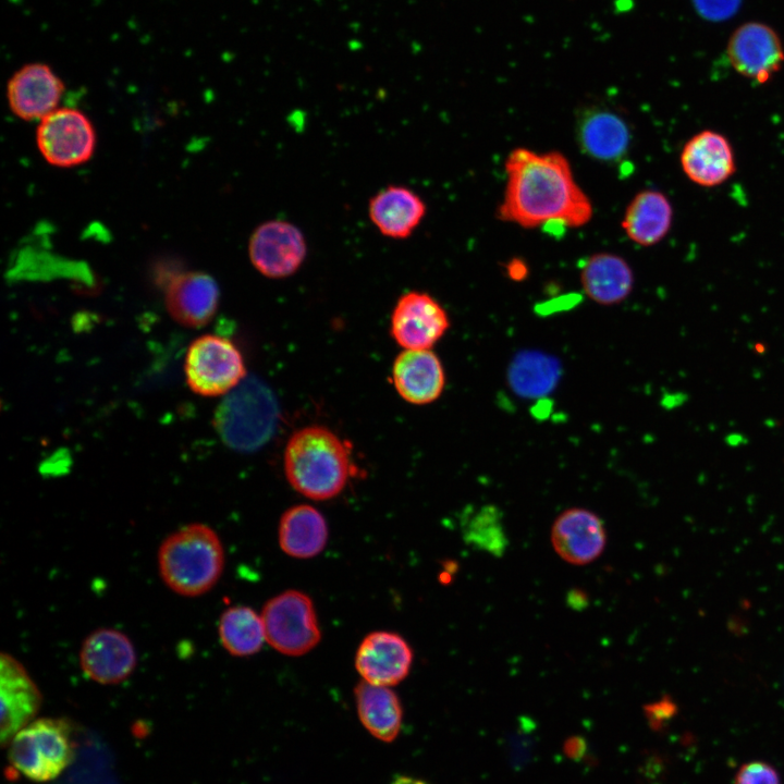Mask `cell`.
I'll use <instances>...</instances> for the list:
<instances>
[{
	"instance_id": "6da1fadb",
	"label": "cell",
	"mask_w": 784,
	"mask_h": 784,
	"mask_svg": "<svg viewBox=\"0 0 784 784\" xmlns=\"http://www.w3.org/2000/svg\"><path fill=\"white\" fill-rule=\"evenodd\" d=\"M505 173L500 219L532 229L550 223L578 228L592 218V204L562 154L513 149L505 161Z\"/></svg>"
},
{
	"instance_id": "7a4b0ae2",
	"label": "cell",
	"mask_w": 784,
	"mask_h": 784,
	"mask_svg": "<svg viewBox=\"0 0 784 784\" xmlns=\"http://www.w3.org/2000/svg\"><path fill=\"white\" fill-rule=\"evenodd\" d=\"M345 443L322 426L304 427L292 434L284 451L290 485L313 500H328L345 488L352 473Z\"/></svg>"
},
{
	"instance_id": "3957f363",
	"label": "cell",
	"mask_w": 784,
	"mask_h": 784,
	"mask_svg": "<svg viewBox=\"0 0 784 784\" xmlns=\"http://www.w3.org/2000/svg\"><path fill=\"white\" fill-rule=\"evenodd\" d=\"M162 581L183 597H199L220 579L225 562L218 534L208 525L193 523L170 534L157 554Z\"/></svg>"
},
{
	"instance_id": "277c9868",
	"label": "cell",
	"mask_w": 784,
	"mask_h": 784,
	"mask_svg": "<svg viewBox=\"0 0 784 784\" xmlns=\"http://www.w3.org/2000/svg\"><path fill=\"white\" fill-rule=\"evenodd\" d=\"M277 417L275 400L269 389L255 378H246L225 394L213 424L226 445L250 452L269 440Z\"/></svg>"
},
{
	"instance_id": "5b68a950",
	"label": "cell",
	"mask_w": 784,
	"mask_h": 784,
	"mask_svg": "<svg viewBox=\"0 0 784 784\" xmlns=\"http://www.w3.org/2000/svg\"><path fill=\"white\" fill-rule=\"evenodd\" d=\"M8 746L11 764L36 782L58 777L74 759L71 724L63 719L34 720Z\"/></svg>"
},
{
	"instance_id": "8992f818",
	"label": "cell",
	"mask_w": 784,
	"mask_h": 784,
	"mask_svg": "<svg viewBox=\"0 0 784 784\" xmlns=\"http://www.w3.org/2000/svg\"><path fill=\"white\" fill-rule=\"evenodd\" d=\"M261 618L266 641L290 657L303 656L321 639L316 610L304 592L287 590L266 602Z\"/></svg>"
},
{
	"instance_id": "52a82bcc",
	"label": "cell",
	"mask_w": 784,
	"mask_h": 784,
	"mask_svg": "<svg viewBox=\"0 0 784 784\" xmlns=\"http://www.w3.org/2000/svg\"><path fill=\"white\" fill-rule=\"evenodd\" d=\"M191 390L204 396L228 394L245 378V365L238 348L220 335L205 334L188 347L184 364Z\"/></svg>"
},
{
	"instance_id": "ba28073f",
	"label": "cell",
	"mask_w": 784,
	"mask_h": 784,
	"mask_svg": "<svg viewBox=\"0 0 784 784\" xmlns=\"http://www.w3.org/2000/svg\"><path fill=\"white\" fill-rule=\"evenodd\" d=\"M96 131L82 111L62 107L41 119L36 130V144L42 158L51 166L72 168L86 163L96 149Z\"/></svg>"
},
{
	"instance_id": "9c48e42d",
	"label": "cell",
	"mask_w": 784,
	"mask_h": 784,
	"mask_svg": "<svg viewBox=\"0 0 784 784\" xmlns=\"http://www.w3.org/2000/svg\"><path fill=\"white\" fill-rule=\"evenodd\" d=\"M307 255L303 232L295 224L280 219L259 224L248 241V257L254 268L271 279L295 273Z\"/></svg>"
},
{
	"instance_id": "30bf717a",
	"label": "cell",
	"mask_w": 784,
	"mask_h": 784,
	"mask_svg": "<svg viewBox=\"0 0 784 784\" xmlns=\"http://www.w3.org/2000/svg\"><path fill=\"white\" fill-rule=\"evenodd\" d=\"M726 53L738 74L759 84L769 82L784 63L780 36L760 22L738 26L728 39Z\"/></svg>"
},
{
	"instance_id": "8fae6325",
	"label": "cell",
	"mask_w": 784,
	"mask_h": 784,
	"mask_svg": "<svg viewBox=\"0 0 784 784\" xmlns=\"http://www.w3.org/2000/svg\"><path fill=\"white\" fill-rule=\"evenodd\" d=\"M449 327L450 319L441 304L419 291L403 294L391 316V334L405 350H430Z\"/></svg>"
},
{
	"instance_id": "7c38bea8",
	"label": "cell",
	"mask_w": 784,
	"mask_h": 784,
	"mask_svg": "<svg viewBox=\"0 0 784 784\" xmlns=\"http://www.w3.org/2000/svg\"><path fill=\"white\" fill-rule=\"evenodd\" d=\"M78 657L83 673L102 685L124 682L137 665V653L128 636L108 627L88 634L82 642Z\"/></svg>"
},
{
	"instance_id": "4fadbf2b",
	"label": "cell",
	"mask_w": 784,
	"mask_h": 784,
	"mask_svg": "<svg viewBox=\"0 0 784 784\" xmlns=\"http://www.w3.org/2000/svg\"><path fill=\"white\" fill-rule=\"evenodd\" d=\"M0 740L9 745L12 737L35 720L42 696L25 666L13 656H0Z\"/></svg>"
},
{
	"instance_id": "5bb4252c",
	"label": "cell",
	"mask_w": 784,
	"mask_h": 784,
	"mask_svg": "<svg viewBox=\"0 0 784 784\" xmlns=\"http://www.w3.org/2000/svg\"><path fill=\"white\" fill-rule=\"evenodd\" d=\"M64 84L46 63L33 62L20 68L7 85L11 112L24 121L41 120L59 108Z\"/></svg>"
},
{
	"instance_id": "9a60e30c",
	"label": "cell",
	"mask_w": 784,
	"mask_h": 784,
	"mask_svg": "<svg viewBox=\"0 0 784 784\" xmlns=\"http://www.w3.org/2000/svg\"><path fill=\"white\" fill-rule=\"evenodd\" d=\"M413 650L400 635L373 632L359 644L355 667L364 681L378 686H394L404 681L412 667Z\"/></svg>"
},
{
	"instance_id": "2e32d148",
	"label": "cell",
	"mask_w": 784,
	"mask_h": 784,
	"mask_svg": "<svg viewBox=\"0 0 784 784\" xmlns=\"http://www.w3.org/2000/svg\"><path fill=\"white\" fill-rule=\"evenodd\" d=\"M551 543L561 559L585 565L597 560L607 544L602 519L593 512L572 507L561 513L551 528Z\"/></svg>"
},
{
	"instance_id": "e0dca14e",
	"label": "cell",
	"mask_w": 784,
	"mask_h": 784,
	"mask_svg": "<svg viewBox=\"0 0 784 784\" xmlns=\"http://www.w3.org/2000/svg\"><path fill=\"white\" fill-rule=\"evenodd\" d=\"M679 162L688 180L702 187L719 186L736 171L735 155L730 140L723 134L711 130H703L685 143Z\"/></svg>"
},
{
	"instance_id": "ac0fdd59",
	"label": "cell",
	"mask_w": 784,
	"mask_h": 784,
	"mask_svg": "<svg viewBox=\"0 0 784 784\" xmlns=\"http://www.w3.org/2000/svg\"><path fill=\"white\" fill-rule=\"evenodd\" d=\"M217 281L203 271H186L175 275L166 289V307L179 323L199 328L206 326L219 306Z\"/></svg>"
},
{
	"instance_id": "d6986e66",
	"label": "cell",
	"mask_w": 784,
	"mask_h": 784,
	"mask_svg": "<svg viewBox=\"0 0 784 784\" xmlns=\"http://www.w3.org/2000/svg\"><path fill=\"white\" fill-rule=\"evenodd\" d=\"M392 379L401 397L415 405L434 402L445 387L443 366L431 350H404L393 363Z\"/></svg>"
},
{
	"instance_id": "ffe728a7",
	"label": "cell",
	"mask_w": 784,
	"mask_h": 784,
	"mask_svg": "<svg viewBox=\"0 0 784 784\" xmlns=\"http://www.w3.org/2000/svg\"><path fill=\"white\" fill-rule=\"evenodd\" d=\"M368 213L382 235L403 240L411 236L422 221L426 205L411 188L389 185L371 197Z\"/></svg>"
},
{
	"instance_id": "44dd1931",
	"label": "cell",
	"mask_w": 784,
	"mask_h": 784,
	"mask_svg": "<svg viewBox=\"0 0 784 784\" xmlns=\"http://www.w3.org/2000/svg\"><path fill=\"white\" fill-rule=\"evenodd\" d=\"M585 294L600 305H615L628 297L634 287V273L628 262L611 253L588 257L580 269Z\"/></svg>"
},
{
	"instance_id": "7402d4cb",
	"label": "cell",
	"mask_w": 784,
	"mask_h": 784,
	"mask_svg": "<svg viewBox=\"0 0 784 784\" xmlns=\"http://www.w3.org/2000/svg\"><path fill=\"white\" fill-rule=\"evenodd\" d=\"M672 220L669 198L659 191L645 189L630 200L621 224L630 241L640 246H652L666 236Z\"/></svg>"
},
{
	"instance_id": "603a6c76",
	"label": "cell",
	"mask_w": 784,
	"mask_h": 784,
	"mask_svg": "<svg viewBox=\"0 0 784 784\" xmlns=\"http://www.w3.org/2000/svg\"><path fill=\"white\" fill-rule=\"evenodd\" d=\"M279 544L292 558L308 559L319 554L328 541V526L322 514L307 504L287 509L279 523Z\"/></svg>"
},
{
	"instance_id": "cb8c5ba5",
	"label": "cell",
	"mask_w": 784,
	"mask_h": 784,
	"mask_svg": "<svg viewBox=\"0 0 784 784\" xmlns=\"http://www.w3.org/2000/svg\"><path fill=\"white\" fill-rule=\"evenodd\" d=\"M358 718L364 727L377 739L393 742L402 726L403 711L397 695L387 686L366 681L354 689Z\"/></svg>"
},
{
	"instance_id": "d4e9b609",
	"label": "cell",
	"mask_w": 784,
	"mask_h": 784,
	"mask_svg": "<svg viewBox=\"0 0 784 784\" xmlns=\"http://www.w3.org/2000/svg\"><path fill=\"white\" fill-rule=\"evenodd\" d=\"M578 142L584 151L601 161H616L627 151L630 134L625 121L614 112L595 109L584 114L578 125Z\"/></svg>"
},
{
	"instance_id": "484cf974",
	"label": "cell",
	"mask_w": 784,
	"mask_h": 784,
	"mask_svg": "<svg viewBox=\"0 0 784 784\" xmlns=\"http://www.w3.org/2000/svg\"><path fill=\"white\" fill-rule=\"evenodd\" d=\"M218 635L222 647L234 657L255 654L266 641L261 615L245 605L229 608L221 614Z\"/></svg>"
},
{
	"instance_id": "4316f807",
	"label": "cell",
	"mask_w": 784,
	"mask_h": 784,
	"mask_svg": "<svg viewBox=\"0 0 784 784\" xmlns=\"http://www.w3.org/2000/svg\"><path fill=\"white\" fill-rule=\"evenodd\" d=\"M559 377L558 362L539 352H522L511 364L509 380L522 396H539L551 391Z\"/></svg>"
},
{
	"instance_id": "83f0119b",
	"label": "cell",
	"mask_w": 784,
	"mask_h": 784,
	"mask_svg": "<svg viewBox=\"0 0 784 784\" xmlns=\"http://www.w3.org/2000/svg\"><path fill=\"white\" fill-rule=\"evenodd\" d=\"M464 538L480 550L501 555L506 537L498 507L485 505L473 513L464 525Z\"/></svg>"
},
{
	"instance_id": "f1b7e54d",
	"label": "cell",
	"mask_w": 784,
	"mask_h": 784,
	"mask_svg": "<svg viewBox=\"0 0 784 784\" xmlns=\"http://www.w3.org/2000/svg\"><path fill=\"white\" fill-rule=\"evenodd\" d=\"M525 726L524 723L523 727L517 730L510 739V760L515 769H522L531 758L534 746L531 730H526Z\"/></svg>"
},
{
	"instance_id": "f546056e",
	"label": "cell",
	"mask_w": 784,
	"mask_h": 784,
	"mask_svg": "<svg viewBox=\"0 0 784 784\" xmlns=\"http://www.w3.org/2000/svg\"><path fill=\"white\" fill-rule=\"evenodd\" d=\"M736 784H780L775 770L763 762L743 765L735 779Z\"/></svg>"
},
{
	"instance_id": "4dcf8cb0",
	"label": "cell",
	"mask_w": 784,
	"mask_h": 784,
	"mask_svg": "<svg viewBox=\"0 0 784 784\" xmlns=\"http://www.w3.org/2000/svg\"><path fill=\"white\" fill-rule=\"evenodd\" d=\"M698 12L710 20H723L732 15L740 0H694Z\"/></svg>"
},
{
	"instance_id": "1f68e13d",
	"label": "cell",
	"mask_w": 784,
	"mask_h": 784,
	"mask_svg": "<svg viewBox=\"0 0 784 784\" xmlns=\"http://www.w3.org/2000/svg\"><path fill=\"white\" fill-rule=\"evenodd\" d=\"M646 714L649 722L657 727L671 714V703L663 700L646 707Z\"/></svg>"
},
{
	"instance_id": "d6a6232c",
	"label": "cell",
	"mask_w": 784,
	"mask_h": 784,
	"mask_svg": "<svg viewBox=\"0 0 784 784\" xmlns=\"http://www.w3.org/2000/svg\"><path fill=\"white\" fill-rule=\"evenodd\" d=\"M585 750V742L580 737L574 736L565 742L564 751L568 758L577 760L583 757Z\"/></svg>"
},
{
	"instance_id": "836d02e7",
	"label": "cell",
	"mask_w": 784,
	"mask_h": 784,
	"mask_svg": "<svg viewBox=\"0 0 784 784\" xmlns=\"http://www.w3.org/2000/svg\"><path fill=\"white\" fill-rule=\"evenodd\" d=\"M507 272L510 277L514 280L523 279L525 274L527 273V268L524 262L520 260H513L507 266Z\"/></svg>"
},
{
	"instance_id": "e575fe53",
	"label": "cell",
	"mask_w": 784,
	"mask_h": 784,
	"mask_svg": "<svg viewBox=\"0 0 784 784\" xmlns=\"http://www.w3.org/2000/svg\"><path fill=\"white\" fill-rule=\"evenodd\" d=\"M391 784H427V783H425L421 780L415 779V777L401 775V776L395 777Z\"/></svg>"
},
{
	"instance_id": "d590c367",
	"label": "cell",
	"mask_w": 784,
	"mask_h": 784,
	"mask_svg": "<svg viewBox=\"0 0 784 784\" xmlns=\"http://www.w3.org/2000/svg\"><path fill=\"white\" fill-rule=\"evenodd\" d=\"M572 595L574 596V598H573V599H572V598H568V602H569V603H574V607H575V608H577L578 604H579L580 607H583V605H584V602L587 601V599L585 598V595L581 593V591H574V592H572Z\"/></svg>"
}]
</instances>
